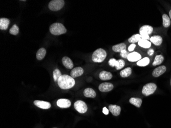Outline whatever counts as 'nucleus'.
Segmentation results:
<instances>
[{
    "instance_id": "nucleus-1",
    "label": "nucleus",
    "mask_w": 171,
    "mask_h": 128,
    "mask_svg": "<svg viewBox=\"0 0 171 128\" xmlns=\"http://www.w3.org/2000/svg\"><path fill=\"white\" fill-rule=\"evenodd\" d=\"M75 80L68 75H62L58 80V84L59 88L62 89H69L71 88L75 85Z\"/></svg>"
},
{
    "instance_id": "nucleus-2",
    "label": "nucleus",
    "mask_w": 171,
    "mask_h": 128,
    "mask_svg": "<svg viewBox=\"0 0 171 128\" xmlns=\"http://www.w3.org/2000/svg\"><path fill=\"white\" fill-rule=\"evenodd\" d=\"M49 30L50 33L55 35H63L67 32L66 28L61 23H56L50 26Z\"/></svg>"
},
{
    "instance_id": "nucleus-3",
    "label": "nucleus",
    "mask_w": 171,
    "mask_h": 128,
    "mask_svg": "<svg viewBox=\"0 0 171 128\" xmlns=\"http://www.w3.org/2000/svg\"><path fill=\"white\" fill-rule=\"evenodd\" d=\"M106 57V52L102 48L98 49L93 52L92 56V60L95 62H101Z\"/></svg>"
},
{
    "instance_id": "nucleus-4",
    "label": "nucleus",
    "mask_w": 171,
    "mask_h": 128,
    "mask_svg": "<svg viewBox=\"0 0 171 128\" xmlns=\"http://www.w3.org/2000/svg\"><path fill=\"white\" fill-rule=\"evenodd\" d=\"M65 5V1L64 0H53L49 3V8L53 11H56L61 10Z\"/></svg>"
},
{
    "instance_id": "nucleus-5",
    "label": "nucleus",
    "mask_w": 171,
    "mask_h": 128,
    "mask_svg": "<svg viewBox=\"0 0 171 128\" xmlns=\"http://www.w3.org/2000/svg\"><path fill=\"white\" fill-rule=\"evenodd\" d=\"M157 89V86L155 84L148 83L147 84L143 86L142 90V93L146 96L151 95L153 94Z\"/></svg>"
},
{
    "instance_id": "nucleus-6",
    "label": "nucleus",
    "mask_w": 171,
    "mask_h": 128,
    "mask_svg": "<svg viewBox=\"0 0 171 128\" xmlns=\"http://www.w3.org/2000/svg\"><path fill=\"white\" fill-rule=\"evenodd\" d=\"M75 110L80 113H85L87 111L88 107L85 102L82 100H77L74 104Z\"/></svg>"
},
{
    "instance_id": "nucleus-7",
    "label": "nucleus",
    "mask_w": 171,
    "mask_h": 128,
    "mask_svg": "<svg viewBox=\"0 0 171 128\" xmlns=\"http://www.w3.org/2000/svg\"><path fill=\"white\" fill-rule=\"evenodd\" d=\"M113 88V85L110 83H103L100 84L98 87L99 90L103 92H109Z\"/></svg>"
},
{
    "instance_id": "nucleus-8",
    "label": "nucleus",
    "mask_w": 171,
    "mask_h": 128,
    "mask_svg": "<svg viewBox=\"0 0 171 128\" xmlns=\"http://www.w3.org/2000/svg\"><path fill=\"white\" fill-rule=\"evenodd\" d=\"M56 104L58 107L61 108H68L71 106V102L67 99H59L57 101Z\"/></svg>"
},
{
    "instance_id": "nucleus-9",
    "label": "nucleus",
    "mask_w": 171,
    "mask_h": 128,
    "mask_svg": "<svg viewBox=\"0 0 171 128\" xmlns=\"http://www.w3.org/2000/svg\"><path fill=\"white\" fill-rule=\"evenodd\" d=\"M34 104L38 107L43 109H48L51 107V104L50 102L41 101V100H36L34 102Z\"/></svg>"
},
{
    "instance_id": "nucleus-10",
    "label": "nucleus",
    "mask_w": 171,
    "mask_h": 128,
    "mask_svg": "<svg viewBox=\"0 0 171 128\" xmlns=\"http://www.w3.org/2000/svg\"><path fill=\"white\" fill-rule=\"evenodd\" d=\"M142 59V56L139 53L137 52H132L128 56L127 59L128 61L131 62H138Z\"/></svg>"
},
{
    "instance_id": "nucleus-11",
    "label": "nucleus",
    "mask_w": 171,
    "mask_h": 128,
    "mask_svg": "<svg viewBox=\"0 0 171 128\" xmlns=\"http://www.w3.org/2000/svg\"><path fill=\"white\" fill-rule=\"evenodd\" d=\"M84 69L82 68L78 67L74 68L72 70L70 73V75L74 78H76L77 77L82 75V74L84 73Z\"/></svg>"
},
{
    "instance_id": "nucleus-12",
    "label": "nucleus",
    "mask_w": 171,
    "mask_h": 128,
    "mask_svg": "<svg viewBox=\"0 0 171 128\" xmlns=\"http://www.w3.org/2000/svg\"><path fill=\"white\" fill-rule=\"evenodd\" d=\"M166 70V68L165 66H159L154 70L152 73V75L154 77H159L161 75H163Z\"/></svg>"
},
{
    "instance_id": "nucleus-13",
    "label": "nucleus",
    "mask_w": 171,
    "mask_h": 128,
    "mask_svg": "<svg viewBox=\"0 0 171 128\" xmlns=\"http://www.w3.org/2000/svg\"><path fill=\"white\" fill-rule=\"evenodd\" d=\"M153 28L152 26L149 25H144L140 28V35H150L153 32Z\"/></svg>"
},
{
    "instance_id": "nucleus-14",
    "label": "nucleus",
    "mask_w": 171,
    "mask_h": 128,
    "mask_svg": "<svg viewBox=\"0 0 171 128\" xmlns=\"http://www.w3.org/2000/svg\"><path fill=\"white\" fill-rule=\"evenodd\" d=\"M109 109L114 116H118L121 113V108L120 106L115 105H110L109 106Z\"/></svg>"
},
{
    "instance_id": "nucleus-15",
    "label": "nucleus",
    "mask_w": 171,
    "mask_h": 128,
    "mask_svg": "<svg viewBox=\"0 0 171 128\" xmlns=\"http://www.w3.org/2000/svg\"><path fill=\"white\" fill-rule=\"evenodd\" d=\"M62 61L63 65L67 69H71L74 67V65L73 62L69 57L65 56L62 59Z\"/></svg>"
},
{
    "instance_id": "nucleus-16",
    "label": "nucleus",
    "mask_w": 171,
    "mask_h": 128,
    "mask_svg": "<svg viewBox=\"0 0 171 128\" xmlns=\"http://www.w3.org/2000/svg\"><path fill=\"white\" fill-rule=\"evenodd\" d=\"M113 75H112L111 73L110 72H108L106 71H101L99 75V78L100 79L103 81H108L110 80L112 78Z\"/></svg>"
},
{
    "instance_id": "nucleus-17",
    "label": "nucleus",
    "mask_w": 171,
    "mask_h": 128,
    "mask_svg": "<svg viewBox=\"0 0 171 128\" xmlns=\"http://www.w3.org/2000/svg\"><path fill=\"white\" fill-rule=\"evenodd\" d=\"M10 21L7 18H1L0 19V29L6 30L8 27Z\"/></svg>"
},
{
    "instance_id": "nucleus-18",
    "label": "nucleus",
    "mask_w": 171,
    "mask_h": 128,
    "mask_svg": "<svg viewBox=\"0 0 171 128\" xmlns=\"http://www.w3.org/2000/svg\"><path fill=\"white\" fill-rule=\"evenodd\" d=\"M84 96L86 97H90V98H94L96 96V92L94 90L90 88H88L86 89L84 91Z\"/></svg>"
},
{
    "instance_id": "nucleus-19",
    "label": "nucleus",
    "mask_w": 171,
    "mask_h": 128,
    "mask_svg": "<svg viewBox=\"0 0 171 128\" xmlns=\"http://www.w3.org/2000/svg\"><path fill=\"white\" fill-rule=\"evenodd\" d=\"M151 42L156 46H159L162 43V38L159 35H154L150 38Z\"/></svg>"
},
{
    "instance_id": "nucleus-20",
    "label": "nucleus",
    "mask_w": 171,
    "mask_h": 128,
    "mask_svg": "<svg viewBox=\"0 0 171 128\" xmlns=\"http://www.w3.org/2000/svg\"><path fill=\"white\" fill-rule=\"evenodd\" d=\"M129 102L133 105L136 106V107L140 108L142 105V99L140 98L132 97L130 99Z\"/></svg>"
},
{
    "instance_id": "nucleus-21",
    "label": "nucleus",
    "mask_w": 171,
    "mask_h": 128,
    "mask_svg": "<svg viewBox=\"0 0 171 128\" xmlns=\"http://www.w3.org/2000/svg\"><path fill=\"white\" fill-rule=\"evenodd\" d=\"M126 45L124 43H121L114 45L112 47V49L115 52H121L122 50L126 49Z\"/></svg>"
},
{
    "instance_id": "nucleus-22",
    "label": "nucleus",
    "mask_w": 171,
    "mask_h": 128,
    "mask_svg": "<svg viewBox=\"0 0 171 128\" xmlns=\"http://www.w3.org/2000/svg\"><path fill=\"white\" fill-rule=\"evenodd\" d=\"M46 54V50L44 48H41L38 49L37 53V59L40 61L44 59Z\"/></svg>"
},
{
    "instance_id": "nucleus-23",
    "label": "nucleus",
    "mask_w": 171,
    "mask_h": 128,
    "mask_svg": "<svg viewBox=\"0 0 171 128\" xmlns=\"http://www.w3.org/2000/svg\"><path fill=\"white\" fill-rule=\"evenodd\" d=\"M138 45L143 48H149L151 46V43L147 40L141 39L138 42Z\"/></svg>"
},
{
    "instance_id": "nucleus-24",
    "label": "nucleus",
    "mask_w": 171,
    "mask_h": 128,
    "mask_svg": "<svg viewBox=\"0 0 171 128\" xmlns=\"http://www.w3.org/2000/svg\"><path fill=\"white\" fill-rule=\"evenodd\" d=\"M162 20H163V26L165 28L169 27L171 25V20L167 14H163L162 16Z\"/></svg>"
},
{
    "instance_id": "nucleus-25",
    "label": "nucleus",
    "mask_w": 171,
    "mask_h": 128,
    "mask_svg": "<svg viewBox=\"0 0 171 128\" xmlns=\"http://www.w3.org/2000/svg\"><path fill=\"white\" fill-rule=\"evenodd\" d=\"M149 63H150V59L148 57H146L138 61L137 62V65L140 67H145L147 66Z\"/></svg>"
},
{
    "instance_id": "nucleus-26",
    "label": "nucleus",
    "mask_w": 171,
    "mask_h": 128,
    "mask_svg": "<svg viewBox=\"0 0 171 128\" xmlns=\"http://www.w3.org/2000/svg\"><path fill=\"white\" fill-rule=\"evenodd\" d=\"M132 73V69L130 67H127L121 71L120 75L122 78H127Z\"/></svg>"
},
{
    "instance_id": "nucleus-27",
    "label": "nucleus",
    "mask_w": 171,
    "mask_h": 128,
    "mask_svg": "<svg viewBox=\"0 0 171 128\" xmlns=\"http://www.w3.org/2000/svg\"><path fill=\"white\" fill-rule=\"evenodd\" d=\"M164 60V57L162 55H158V56H156L154 61L153 62L152 65L154 66L159 65L163 62Z\"/></svg>"
},
{
    "instance_id": "nucleus-28",
    "label": "nucleus",
    "mask_w": 171,
    "mask_h": 128,
    "mask_svg": "<svg viewBox=\"0 0 171 128\" xmlns=\"http://www.w3.org/2000/svg\"><path fill=\"white\" fill-rule=\"evenodd\" d=\"M141 39H142L141 35L138 34H136V35H133V36H131V38H130L128 39V41L129 43L134 44L135 43L139 42Z\"/></svg>"
},
{
    "instance_id": "nucleus-29",
    "label": "nucleus",
    "mask_w": 171,
    "mask_h": 128,
    "mask_svg": "<svg viewBox=\"0 0 171 128\" xmlns=\"http://www.w3.org/2000/svg\"><path fill=\"white\" fill-rule=\"evenodd\" d=\"M62 75L61 72L60 71L59 69H56L54 70L53 72V78L54 79V81L58 82V80Z\"/></svg>"
},
{
    "instance_id": "nucleus-30",
    "label": "nucleus",
    "mask_w": 171,
    "mask_h": 128,
    "mask_svg": "<svg viewBox=\"0 0 171 128\" xmlns=\"http://www.w3.org/2000/svg\"><path fill=\"white\" fill-rule=\"evenodd\" d=\"M9 32H10L11 35H18L19 32V28L18 26L16 25H14L12 26V27L10 29Z\"/></svg>"
},
{
    "instance_id": "nucleus-31",
    "label": "nucleus",
    "mask_w": 171,
    "mask_h": 128,
    "mask_svg": "<svg viewBox=\"0 0 171 128\" xmlns=\"http://www.w3.org/2000/svg\"><path fill=\"white\" fill-rule=\"evenodd\" d=\"M125 65V62L122 59H119L117 61V62L116 63L115 67L116 70H120L122 69Z\"/></svg>"
},
{
    "instance_id": "nucleus-32",
    "label": "nucleus",
    "mask_w": 171,
    "mask_h": 128,
    "mask_svg": "<svg viewBox=\"0 0 171 128\" xmlns=\"http://www.w3.org/2000/svg\"><path fill=\"white\" fill-rule=\"evenodd\" d=\"M129 54V53L128 52L126 49L122 51L121 52V54H120L121 56L124 59H127L128 56Z\"/></svg>"
},
{
    "instance_id": "nucleus-33",
    "label": "nucleus",
    "mask_w": 171,
    "mask_h": 128,
    "mask_svg": "<svg viewBox=\"0 0 171 128\" xmlns=\"http://www.w3.org/2000/svg\"><path fill=\"white\" fill-rule=\"evenodd\" d=\"M116 62H117V60L116 59H110V60L109 61V65L110 66H111L112 67H115Z\"/></svg>"
},
{
    "instance_id": "nucleus-34",
    "label": "nucleus",
    "mask_w": 171,
    "mask_h": 128,
    "mask_svg": "<svg viewBox=\"0 0 171 128\" xmlns=\"http://www.w3.org/2000/svg\"><path fill=\"white\" fill-rule=\"evenodd\" d=\"M135 47H136V45L135 44H131V45H130L129 47H128V51L130 52H131L134 50Z\"/></svg>"
},
{
    "instance_id": "nucleus-35",
    "label": "nucleus",
    "mask_w": 171,
    "mask_h": 128,
    "mask_svg": "<svg viewBox=\"0 0 171 128\" xmlns=\"http://www.w3.org/2000/svg\"><path fill=\"white\" fill-rule=\"evenodd\" d=\"M141 35V38H142V39H143V40H149L150 39V36L148 35Z\"/></svg>"
},
{
    "instance_id": "nucleus-36",
    "label": "nucleus",
    "mask_w": 171,
    "mask_h": 128,
    "mask_svg": "<svg viewBox=\"0 0 171 128\" xmlns=\"http://www.w3.org/2000/svg\"><path fill=\"white\" fill-rule=\"evenodd\" d=\"M103 112L105 115H108L109 114V110L106 107H104L103 109Z\"/></svg>"
},
{
    "instance_id": "nucleus-37",
    "label": "nucleus",
    "mask_w": 171,
    "mask_h": 128,
    "mask_svg": "<svg viewBox=\"0 0 171 128\" xmlns=\"http://www.w3.org/2000/svg\"><path fill=\"white\" fill-rule=\"evenodd\" d=\"M154 51L153 49H151L148 50V54L149 56H152L154 54Z\"/></svg>"
},
{
    "instance_id": "nucleus-38",
    "label": "nucleus",
    "mask_w": 171,
    "mask_h": 128,
    "mask_svg": "<svg viewBox=\"0 0 171 128\" xmlns=\"http://www.w3.org/2000/svg\"><path fill=\"white\" fill-rule=\"evenodd\" d=\"M169 16H170V18L171 19V11H170L169 12Z\"/></svg>"
},
{
    "instance_id": "nucleus-39",
    "label": "nucleus",
    "mask_w": 171,
    "mask_h": 128,
    "mask_svg": "<svg viewBox=\"0 0 171 128\" xmlns=\"http://www.w3.org/2000/svg\"></svg>"
},
{
    "instance_id": "nucleus-40",
    "label": "nucleus",
    "mask_w": 171,
    "mask_h": 128,
    "mask_svg": "<svg viewBox=\"0 0 171 128\" xmlns=\"http://www.w3.org/2000/svg\"></svg>"
}]
</instances>
